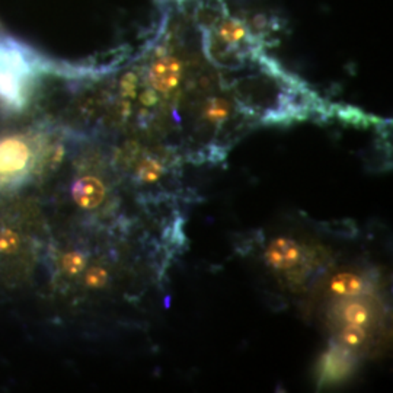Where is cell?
Here are the masks:
<instances>
[{
	"instance_id": "6da1fadb",
	"label": "cell",
	"mask_w": 393,
	"mask_h": 393,
	"mask_svg": "<svg viewBox=\"0 0 393 393\" xmlns=\"http://www.w3.org/2000/svg\"><path fill=\"white\" fill-rule=\"evenodd\" d=\"M149 83L159 94H172L184 77V64L172 51L163 50L149 68Z\"/></svg>"
},
{
	"instance_id": "7a4b0ae2",
	"label": "cell",
	"mask_w": 393,
	"mask_h": 393,
	"mask_svg": "<svg viewBox=\"0 0 393 393\" xmlns=\"http://www.w3.org/2000/svg\"><path fill=\"white\" fill-rule=\"evenodd\" d=\"M30 161V150L19 139L0 142V173H12L24 169Z\"/></svg>"
},
{
	"instance_id": "3957f363",
	"label": "cell",
	"mask_w": 393,
	"mask_h": 393,
	"mask_svg": "<svg viewBox=\"0 0 393 393\" xmlns=\"http://www.w3.org/2000/svg\"><path fill=\"white\" fill-rule=\"evenodd\" d=\"M72 196L82 208H95L104 201L105 187L95 177H83L73 184Z\"/></svg>"
},
{
	"instance_id": "277c9868",
	"label": "cell",
	"mask_w": 393,
	"mask_h": 393,
	"mask_svg": "<svg viewBox=\"0 0 393 393\" xmlns=\"http://www.w3.org/2000/svg\"><path fill=\"white\" fill-rule=\"evenodd\" d=\"M232 104L222 96H211L201 106V121L210 127H220L230 120Z\"/></svg>"
},
{
	"instance_id": "5b68a950",
	"label": "cell",
	"mask_w": 393,
	"mask_h": 393,
	"mask_svg": "<svg viewBox=\"0 0 393 393\" xmlns=\"http://www.w3.org/2000/svg\"><path fill=\"white\" fill-rule=\"evenodd\" d=\"M299 258H300L299 247L287 239L278 240V242H275L268 251L270 264L281 270H287L296 266Z\"/></svg>"
},
{
	"instance_id": "8992f818",
	"label": "cell",
	"mask_w": 393,
	"mask_h": 393,
	"mask_svg": "<svg viewBox=\"0 0 393 393\" xmlns=\"http://www.w3.org/2000/svg\"><path fill=\"white\" fill-rule=\"evenodd\" d=\"M344 326L366 328L371 322V309L364 301H345L339 311Z\"/></svg>"
},
{
	"instance_id": "52a82bcc",
	"label": "cell",
	"mask_w": 393,
	"mask_h": 393,
	"mask_svg": "<svg viewBox=\"0 0 393 393\" xmlns=\"http://www.w3.org/2000/svg\"><path fill=\"white\" fill-rule=\"evenodd\" d=\"M364 289V281L353 273H342L332 278L330 290L335 296L353 297L358 296Z\"/></svg>"
},
{
	"instance_id": "ba28073f",
	"label": "cell",
	"mask_w": 393,
	"mask_h": 393,
	"mask_svg": "<svg viewBox=\"0 0 393 393\" xmlns=\"http://www.w3.org/2000/svg\"><path fill=\"white\" fill-rule=\"evenodd\" d=\"M19 245V237L11 230H4L0 233V252H15Z\"/></svg>"
},
{
	"instance_id": "9c48e42d",
	"label": "cell",
	"mask_w": 393,
	"mask_h": 393,
	"mask_svg": "<svg viewBox=\"0 0 393 393\" xmlns=\"http://www.w3.org/2000/svg\"><path fill=\"white\" fill-rule=\"evenodd\" d=\"M161 173H162V168L156 162H147L143 166V169H142V177L146 181H155V180H158L161 177Z\"/></svg>"
},
{
	"instance_id": "30bf717a",
	"label": "cell",
	"mask_w": 393,
	"mask_h": 393,
	"mask_svg": "<svg viewBox=\"0 0 393 393\" xmlns=\"http://www.w3.org/2000/svg\"><path fill=\"white\" fill-rule=\"evenodd\" d=\"M64 268L69 273H77L80 268H83V259L79 255H68L64 258Z\"/></svg>"
},
{
	"instance_id": "8fae6325",
	"label": "cell",
	"mask_w": 393,
	"mask_h": 393,
	"mask_svg": "<svg viewBox=\"0 0 393 393\" xmlns=\"http://www.w3.org/2000/svg\"><path fill=\"white\" fill-rule=\"evenodd\" d=\"M86 281L89 286H102L105 281V273L102 270H92V273L87 274Z\"/></svg>"
},
{
	"instance_id": "7c38bea8",
	"label": "cell",
	"mask_w": 393,
	"mask_h": 393,
	"mask_svg": "<svg viewBox=\"0 0 393 393\" xmlns=\"http://www.w3.org/2000/svg\"><path fill=\"white\" fill-rule=\"evenodd\" d=\"M175 2H182V0H175Z\"/></svg>"
}]
</instances>
